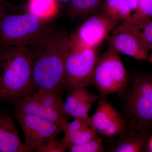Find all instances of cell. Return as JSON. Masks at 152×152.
Returning a JSON list of instances; mask_svg holds the SVG:
<instances>
[{"label": "cell", "mask_w": 152, "mask_h": 152, "mask_svg": "<svg viewBox=\"0 0 152 152\" xmlns=\"http://www.w3.org/2000/svg\"><path fill=\"white\" fill-rule=\"evenodd\" d=\"M27 11L39 18L52 19L57 12L55 0H29Z\"/></svg>", "instance_id": "19"}, {"label": "cell", "mask_w": 152, "mask_h": 152, "mask_svg": "<svg viewBox=\"0 0 152 152\" xmlns=\"http://www.w3.org/2000/svg\"><path fill=\"white\" fill-rule=\"evenodd\" d=\"M129 7L132 12H134L137 8L138 0H126Z\"/></svg>", "instance_id": "24"}, {"label": "cell", "mask_w": 152, "mask_h": 152, "mask_svg": "<svg viewBox=\"0 0 152 152\" xmlns=\"http://www.w3.org/2000/svg\"><path fill=\"white\" fill-rule=\"evenodd\" d=\"M0 102L13 104L35 92L31 60L26 45L0 48Z\"/></svg>", "instance_id": "2"}, {"label": "cell", "mask_w": 152, "mask_h": 152, "mask_svg": "<svg viewBox=\"0 0 152 152\" xmlns=\"http://www.w3.org/2000/svg\"><path fill=\"white\" fill-rule=\"evenodd\" d=\"M14 111L35 116L61 125L66 129L69 118L65 112L50 107L38 100L32 94L20 99L13 104Z\"/></svg>", "instance_id": "11"}, {"label": "cell", "mask_w": 152, "mask_h": 152, "mask_svg": "<svg viewBox=\"0 0 152 152\" xmlns=\"http://www.w3.org/2000/svg\"><path fill=\"white\" fill-rule=\"evenodd\" d=\"M119 53L109 47L99 56L93 77V84L100 97L117 94L122 98L129 84Z\"/></svg>", "instance_id": "5"}, {"label": "cell", "mask_w": 152, "mask_h": 152, "mask_svg": "<svg viewBox=\"0 0 152 152\" xmlns=\"http://www.w3.org/2000/svg\"><path fill=\"white\" fill-rule=\"evenodd\" d=\"M151 20L152 0H138L137 8L132 14L130 18L118 25L113 30L111 34L124 30L133 32L138 31L144 25Z\"/></svg>", "instance_id": "16"}, {"label": "cell", "mask_w": 152, "mask_h": 152, "mask_svg": "<svg viewBox=\"0 0 152 152\" xmlns=\"http://www.w3.org/2000/svg\"><path fill=\"white\" fill-rule=\"evenodd\" d=\"M103 4L102 0H71L68 3V14L74 20L86 18L101 12Z\"/></svg>", "instance_id": "17"}, {"label": "cell", "mask_w": 152, "mask_h": 152, "mask_svg": "<svg viewBox=\"0 0 152 152\" xmlns=\"http://www.w3.org/2000/svg\"><path fill=\"white\" fill-rule=\"evenodd\" d=\"M66 151L62 145L61 141H59L56 138L44 145L40 149L39 152H64Z\"/></svg>", "instance_id": "23"}, {"label": "cell", "mask_w": 152, "mask_h": 152, "mask_svg": "<svg viewBox=\"0 0 152 152\" xmlns=\"http://www.w3.org/2000/svg\"><path fill=\"white\" fill-rule=\"evenodd\" d=\"M152 134L142 132L129 128L124 132L110 139L106 148L107 152H143Z\"/></svg>", "instance_id": "13"}, {"label": "cell", "mask_w": 152, "mask_h": 152, "mask_svg": "<svg viewBox=\"0 0 152 152\" xmlns=\"http://www.w3.org/2000/svg\"><path fill=\"white\" fill-rule=\"evenodd\" d=\"M52 19L20 12L5 6L0 15V48L32 43L50 25Z\"/></svg>", "instance_id": "4"}, {"label": "cell", "mask_w": 152, "mask_h": 152, "mask_svg": "<svg viewBox=\"0 0 152 152\" xmlns=\"http://www.w3.org/2000/svg\"><path fill=\"white\" fill-rule=\"evenodd\" d=\"M109 47L123 54L140 61H146L149 52L145 49L137 36L129 31L111 34L107 39Z\"/></svg>", "instance_id": "12"}, {"label": "cell", "mask_w": 152, "mask_h": 152, "mask_svg": "<svg viewBox=\"0 0 152 152\" xmlns=\"http://www.w3.org/2000/svg\"><path fill=\"white\" fill-rule=\"evenodd\" d=\"M4 0H0V15L5 7L6 5L4 4Z\"/></svg>", "instance_id": "26"}, {"label": "cell", "mask_w": 152, "mask_h": 152, "mask_svg": "<svg viewBox=\"0 0 152 152\" xmlns=\"http://www.w3.org/2000/svg\"><path fill=\"white\" fill-rule=\"evenodd\" d=\"M68 95L64 103V110L69 117L84 120L87 123L89 113L99 95L91 92L82 85L67 87Z\"/></svg>", "instance_id": "10"}, {"label": "cell", "mask_w": 152, "mask_h": 152, "mask_svg": "<svg viewBox=\"0 0 152 152\" xmlns=\"http://www.w3.org/2000/svg\"><path fill=\"white\" fill-rule=\"evenodd\" d=\"M151 50V55L149 56L148 58V60L149 62V63L152 64V48Z\"/></svg>", "instance_id": "28"}, {"label": "cell", "mask_w": 152, "mask_h": 152, "mask_svg": "<svg viewBox=\"0 0 152 152\" xmlns=\"http://www.w3.org/2000/svg\"><path fill=\"white\" fill-rule=\"evenodd\" d=\"M120 22L103 11L92 15L69 35L70 44L80 48H98Z\"/></svg>", "instance_id": "7"}, {"label": "cell", "mask_w": 152, "mask_h": 152, "mask_svg": "<svg viewBox=\"0 0 152 152\" xmlns=\"http://www.w3.org/2000/svg\"><path fill=\"white\" fill-rule=\"evenodd\" d=\"M143 152H152V135L149 139L146 146Z\"/></svg>", "instance_id": "25"}, {"label": "cell", "mask_w": 152, "mask_h": 152, "mask_svg": "<svg viewBox=\"0 0 152 152\" xmlns=\"http://www.w3.org/2000/svg\"><path fill=\"white\" fill-rule=\"evenodd\" d=\"M61 142L66 151L70 148L84 143L97 135L86 122L80 119H74L68 123Z\"/></svg>", "instance_id": "15"}, {"label": "cell", "mask_w": 152, "mask_h": 152, "mask_svg": "<svg viewBox=\"0 0 152 152\" xmlns=\"http://www.w3.org/2000/svg\"><path fill=\"white\" fill-rule=\"evenodd\" d=\"M69 45L67 32L52 24L34 42L27 45L33 82L38 90L61 94L66 87V61Z\"/></svg>", "instance_id": "1"}, {"label": "cell", "mask_w": 152, "mask_h": 152, "mask_svg": "<svg viewBox=\"0 0 152 152\" xmlns=\"http://www.w3.org/2000/svg\"><path fill=\"white\" fill-rule=\"evenodd\" d=\"M14 118L7 112H0V152H27Z\"/></svg>", "instance_id": "14"}, {"label": "cell", "mask_w": 152, "mask_h": 152, "mask_svg": "<svg viewBox=\"0 0 152 152\" xmlns=\"http://www.w3.org/2000/svg\"><path fill=\"white\" fill-rule=\"evenodd\" d=\"M133 33L137 36L145 49L150 52L152 48V20L144 25L140 31Z\"/></svg>", "instance_id": "22"}, {"label": "cell", "mask_w": 152, "mask_h": 152, "mask_svg": "<svg viewBox=\"0 0 152 152\" xmlns=\"http://www.w3.org/2000/svg\"><path fill=\"white\" fill-rule=\"evenodd\" d=\"M61 94L54 92L39 90L33 94L37 99L45 105L65 113Z\"/></svg>", "instance_id": "20"}, {"label": "cell", "mask_w": 152, "mask_h": 152, "mask_svg": "<svg viewBox=\"0 0 152 152\" xmlns=\"http://www.w3.org/2000/svg\"><path fill=\"white\" fill-rule=\"evenodd\" d=\"M2 84L1 80V76H0V94H1V91Z\"/></svg>", "instance_id": "29"}, {"label": "cell", "mask_w": 152, "mask_h": 152, "mask_svg": "<svg viewBox=\"0 0 152 152\" xmlns=\"http://www.w3.org/2000/svg\"><path fill=\"white\" fill-rule=\"evenodd\" d=\"M56 2L60 3V4H66L69 3L71 0H55Z\"/></svg>", "instance_id": "27"}, {"label": "cell", "mask_w": 152, "mask_h": 152, "mask_svg": "<svg viewBox=\"0 0 152 152\" xmlns=\"http://www.w3.org/2000/svg\"><path fill=\"white\" fill-rule=\"evenodd\" d=\"M13 116L24 134V144L27 152H39L44 145L65 131L61 125L39 117L15 111Z\"/></svg>", "instance_id": "8"}, {"label": "cell", "mask_w": 152, "mask_h": 152, "mask_svg": "<svg viewBox=\"0 0 152 152\" xmlns=\"http://www.w3.org/2000/svg\"><path fill=\"white\" fill-rule=\"evenodd\" d=\"M129 127L152 134V75L133 76L121 98Z\"/></svg>", "instance_id": "3"}, {"label": "cell", "mask_w": 152, "mask_h": 152, "mask_svg": "<svg viewBox=\"0 0 152 152\" xmlns=\"http://www.w3.org/2000/svg\"><path fill=\"white\" fill-rule=\"evenodd\" d=\"M94 113L89 116L87 124L98 135L112 139L121 134L129 126L127 120L107 99L100 97Z\"/></svg>", "instance_id": "9"}, {"label": "cell", "mask_w": 152, "mask_h": 152, "mask_svg": "<svg viewBox=\"0 0 152 152\" xmlns=\"http://www.w3.org/2000/svg\"><path fill=\"white\" fill-rule=\"evenodd\" d=\"M105 150L102 139L98 135L84 143L69 149L70 152H103Z\"/></svg>", "instance_id": "21"}, {"label": "cell", "mask_w": 152, "mask_h": 152, "mask_svg": "<svg viewBox=\"0 0 152 152\" xmlns=\"http://www.w3.org/2000/svg\"><path fill=\"white\" fill-rule=\"evenodd\" d=\"M102 11L122 22L129 18L132 12L126 0H106L103 4Z\"/></svg>", "instance_id": "18"}, {"label": "cell", "mask_w": 152, "mask_h": 152, "mask_svg": "<svg viewBox=\"0 0 152 152\" xmlns=\"http://www.w3.org/2000/svg\"><path fill=\"white\" fill-rule=\"evenodd\" d=\"M99 57L98 48H80L70 44L66 61V88L92 85L93 74Z\"/></svg>", "instance_id": "6"}]
</instances>
